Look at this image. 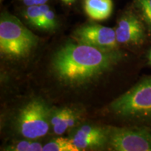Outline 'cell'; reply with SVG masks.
Returning <instances> with one entry per match:
<instances>
[{
  "instance_id": "4fadbf2b",
  "label": "cell",
  "mask_w": 151,
  "mask_h": 151,
  "mask_svg": "<svg viewBox=\"0 0 151 151\" xmlns=\"http://www.w3.org/2000/svg\"><path fill=\"white\" fill-rule=\"evenodd\" d=\"M141 17L151 27V0H134Z\"/></svg>"
},
{
  "instance_id": "5bb4252c",
  "label": "cell",
  "mask_w": 151,
  "mask_h": 151,
  "mask_svg": "<svg viewBox=\"0 0 151 151\" xmlns=\"http://www.w3.org/2000/svg\"><path fill=\"white\" fill-rule=\"evenodd\" d=\"M32 141H21L20 142L17 143L16 144L9 147V150L14 151H29L30 145Z\"/></svg>"
},
{
  "instance_id": "d6986e66",
  "label": "cell",
  "mask_w": 151,
  "mask_h": 151,
  "mask_svg": "<svg viewBox=\"0 0 151 151\" xmlns=\"http://www.w3.org/2000/svg\"><path fill=\"white\" fill-rule=\"evenodd\" d=\"M148 60H149V62H150V63L151 64V50L148 54Z\"/></svg>"
},
{
  "instance_id": "8992f818",
  "label": "cell",
  "mask_w": 151,
  "mask_h": 151,
  "mask_svg": "<svg viewBox=\"0 0 151 151\" xmlns=\"http://www.w3.org/2000/svg\"><path fill=\"white\" fill-rule=\"evenodd\" d=\"M77 43L104 50H116L118 46L116 30L98 24H86L73 33Z\"/></svg>"
},
{
  "instance_id": "2e32d148",
  "label": "cell",
  "mask_w": 151,
  "mask_h": 151,
  "mask_svg": "<svg viewBox=\"0 0 151 151\" xmlns=\"http://www.w3.org/2000/svg\"><path fill=\"white\" fill-rule=\"evenodd\" d=\"M22 3L24 4L26 6H30L36 5L35 0H22Z\"/></svg>"
},
{
  "instance_id": "6da1fadb",
  "label": "cell",
  "mask_w": 151,
  "mask_h": 151,
  "mask_svg": "<svg viewBox=\"0 0 151 151\" xmlns=\"http://www.w3.org/2000/svg\"><path fill=\"white\" fill-rule=\"evenodd\" d=\"M121 58V52L116 50L69 43L54 54L52 70L64 83L81 85L106 72Z\"/></svg>"
},
{
  "instance_id": "ac0fdd59",
  "label": "cell",
  "mask_w": 151,
  "mask_h": 151,
  "mask_svg": "<svg viewBox=\"0 0 151 151\" xmlns=\"http://www.w3.org/2000/svg\"><path fill=\"white\" fill-rule=\"evenodd\" d=\"M62 2H64L67 5H71L75 2L76 0H61Z\"/></svg>"
},
{
  "instance_id": "30bf717a",
  "label": "cell",
  "mask_w": 151,
  "mask_h": 151,
  "mask_svg": "<svg viewBox=\"0 0 151 151\" xmlns=\"http://www.w3.org/2000/svg\"><path fill=\"white\" fill-rule=\"evenodd\" d=\"M77 147L73 144L72 140L59 137L49 141L43 146V151H78Z\"/></svg>"
},
{
  "instance_id": "5b68a950",
  "label": "cell",
  "mask_w": 151,
  "mask_h": 151,
  "mask_svg": "<svg viewBox=\"0 0 151 151\" xmlns=\"http://www.w3.org/2000/svg\"><path fill=\"white\" fill-rule=\"evenodd\" d=\"M116 151H151V130L139 127H111L108 142Z\"/></svg>"
},
{
  "instance_id": "9a60e30c",
  "label": "cell",
  "mask_w": 151,
  "mask_h": 151,
  "mask_svg": "<svg viewBox=\"0 0 151 151\" xmlns=\"http://www.w3.org/2000/svg\"><path fill=\"white\" fill-rule=\"evenodd\" d=\"M43 146L40 143L38 142H32L30 145L29 151H41L43 150Z\"/></svg>"
},
{
  "instance_id": "7c38bea8",
  "label": "cell",
  "mask_w": 151,
  "mask_h": 151,
  "mask_svg": "<svg viewBox=\"0 0 151 151\" xmlns=\"http://www.w3.org/2000/svg\"><path fill=\"white\" fill-rule=\"evenodd\" d=\"M56 27L57 19L55 14L48 5L43 11L38 28L46 30H53Z\"/></svg>"
},
{
  "instance_id": "8fae6325",
  "label": "cell",
  "mask_w": 151,
  "mask_h": 151,
  "mask_svg": "<svg viewBox=\"0 0 151 151\" xmlns=\"http://www.w3.org/2000/svg\"><path fill=\"white\" fill-rule=\"evenodd\" d=\"M47 6V4H42L27 6V9L24 13V18L31 25L38 27L43 11L46 9Z\"/></svg>"
},
{
  "instance_id": "9c48e42d",
  "label": "cell",
  "mask_w": 151,
  "mask_h": 151,
  "mask_svg": "<svg viewBox=\"0 0 151 151\" xmlns=\"http://www.w3.org/2000/svg\"><path fill=\"white\" fill-rule=\"evenodd\" d=\"M83 7L89 18L102 21L111 16L113 4L112 0H84Z\"/></svg>"
},
{
  "instance_id": "7a4b0ae2",
  "label": "cell",
  "mask_w": 151,
  "mask_h": 151,
  "mask_svg": "<svg viewBox=\"0 0 151 151\" xmlns=\"http://www.w3.org/2000/svg\"><path fill=\"white\" fill-rule=\"evenodd\" d=\"M39 39L18 18L7 12L0 18V52L12 59L27 56L37 46Z\"/></svg>"
},
{
  "instance_id": "ba28073f",
  "label": "cell",
  "mask_w": 151,
  "mask_h": 151,
  "mask_svg": "<svg viewBox=\"0 0 151 151\" xmlns=\"http://www.w3.org/2000/svg\"><path fill=\"white\" fill-rule=\"evenodd\" d=\"M71 139L79 150L99 148L108 142V129L86 124L77 129Z\"/></svg>"
},
{
  "instance_id": "277c9868",
  "label": "cell",
  "mask_w": 151,
  "mask_h": 151,
  "mask_svg": "<svg viewBox=\"0 0 151 151\" xmlns=\"http://www.w3.org/2000/svg\"><path fill=\"white\" fill-rule=\"evenodd\" d=\"M52 113L41 100H33L24 106L18 118V131L28 139L44 137L49 131Z\"/></svg>"
},
{
  "instance_id": "52a82bcc",
  "label": "cell",
  "mask_w": 151,
  "mask_h": 151,
  "mask_svg": "<svg viewBox=\"0 0 151 151\" xmlns=\"http://www.w3.org/2000/svg\"><path fill=\"white\" fill-rule=\"evenodd\" d=\"M115 30L117 41L120 44H141L146 37L142 21L131 11H127L120 17Z\"/></svg>"
},
{
  "instance_id": "e0dca14e",
  "label": "cell",
  "mask_w": 151,
  "mask_h": 151,
  "mask_svg": "<svg viewBox=\"0 0 151 151\" xmlns=\"http://www.w3.org/2000/svg\"><path fill=\"white\" fill-rule=\"evenodd\" d=\"M48 0H35L36 5H42V4H46L48 2Z\"/></svg>"
},
{
  "instance_id": "3957f363",
  "label": "cell",
  "mask_w": 151,
  "mask_h": 151,
  "mask_svg": "<svg viewBox=\"0 0 151 151\" xmlns=\"http://www.w3.org/2000/svg\"><path fill=\"white\" fill-rule=\"evenodd\" d=\"M111 109L115 114L123 118H150L151 77L145 78L114 100Z\"/></svg>"
}]
</instances>
